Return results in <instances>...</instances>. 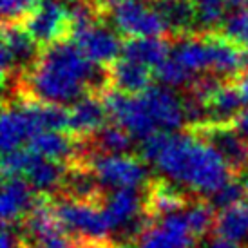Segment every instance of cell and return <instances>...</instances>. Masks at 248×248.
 Instances as JSON below:
<instances>
[{
  "instance_id": "obj_36",
  "label": "cell",
  "mask_w": 248,
  "mask_h": 248,
  "mask_svg": "<svg viewBox=\"0 0 248 248\" xmlns=\"http://www.w3.org/2000/svg\"><path fill=\"white\" fill-rule=\"evenodd\" d=\"M94 2H104V4H105V0H94ZM105 6H107V4H105Z\"/></svg>"
},
{
  "instance_id": "obj_19",
  "label": "cell",
  "mask_w": 248,
  "mask_h": 248,
  "mask_svg": "<svg viewBox=\"0 0 248 248\" xmlns=\"http://www.w3.org/2000/svg\"><path fill=\"white\" fill-rule=\"evenodd\" d=\"M29 147L46 158L73 163L80 156V141L62 131H40L29 140Z\"/></svg>"
},
{
  "instance_id": "obj_35",
  "label": "cell",
  "mask_w": 248,
  "mask_h": 248,
  "mask_svg": "<svg viewBox=\"0 0 248 248\" xmlns=\"http://www.w3.org/2000/svg\"><path fill=\"white\" fill-rule=\"evenodd\" d=\"M245 186H247V196H245V203H247V207H248V179L245 181Z\"/></svg>"
},
{
  "instance_id": "obj_20",
  "label": "cell",
  "mask_w": 248,
  "mask_h": 248,
  "mask_svg": "<svg viewBox=\"0 0 248 248\" xmlns=\"http://www.w3.org/2000/svg\"><path fill=\"white\" fill-rule=\"evenodd\" d=\"M122 56L156 69L170 56L169 36H127Z\"/></svg>"
},
{
  "instance_id": "obj_25",
  "label": "cell",
  "mask_w": 248,
  "mask_h": 248,
  "mask_svg": "<svg viewBox=\"0 0 248 248\" xmlns=\"http://www.w3.org/2000/svg\"><path fill=\"white\" fill-rule=\"evenodd\" d=\"M156 76L167 87H188L196 75L185 67L174 55H170L165 62L156 67Z\"/></svg>"
},
{
  "instance_id": "obj_31",
  "label": "cell",
  "mask_w": 248,
  "mask_h": 248,
  "mask_svg": "<svg viewBox=\"0 0 248 248\" xmlns=\"http://www.w3.org/2000/svg\"><path fill=\"white\" fill-rule=\"evenodd\" d=\"M110 241H96V239H82L75 237V241H71L69 248H110Z\"/></svg>"
},
{
  "instance_id": "obj_22",
  "label": "cell",
  "mask_w": 248,
  "mask_h": 248,
  "mask_svg": "<svg viewBox=\"0 0 248 248\" xmlns=\"http://www.w3.org/2000/svg\"><path fill=\"white\" fill-rule=\"evenodd\" d=\"M243 96L237 83H232V80H227L223 83L216 96L208 102L207 110H208V122L214 124H232L235 116L239 114V110L243 109Z\"/></svg>"
},
{
  "instance_id": "obj_34",
  "label": "cell",
  "mask_w": 248,
  "mask_h": 248,
  "mask_svg": "<svg viewBox=\"0 0 248 248\" xmlns=\"http://www.w3.org/2000/svg\"><path fill=\"white\" fill-rule=\"evenodd\" d=\"M110 248H134V247H132L129 241H122L120 245H114V243H112V245H110Z\"/></svg>"
},
{
  "instance_id": "obj_6",
  "label": "cell",
  "mask_w": 248,
  "mask_h": 248,
  "mask_svg": "<svg viewBox=\"0 0 248 248\" xmlns=\"http://www.w3.org/2000/svg\"><path fill=\"white\" fill-rule=\"evenodd\" d=\"M102 98L112 122L125 127L136 140H143L158 131L141 94H127L109 87L102 93Z\"/></svg>"
},
{
  "instance_id": "obj_12",
  "label": "cell",
  "mask_w": 248,
  "mask_h": 248,
  "mask_svg": "<svg viewBox=\"0 0 248 248\" xmlns=\"http://www.w3.org/2000/svg\"><path fill=\"white\" fill-rule=\"evenodd\" d=\"M145 105L149 109L158 131L174 132L186 124L183 100L167 87H149L141 93Z\"/></svg>"
},
{
  "instance_id": "obj_33",
  "label": "cell",
  "mask_w": 248,
  "mask_h": 248,
  "mask_svg": "<svg viewBox=\"0 0 248 248\" xmlns=\"http://www.w3.org/2000/svg\"><path fill=\"white\" fill-rule=\"evenodd\" d=\"M208 248H241V247H239V243L230 241V239H225V237H217V235H216V239L208 245Z\"/></svg>"
},
{
  "instance_id": "obj_4",
  "label": "cell",
  "mask_w": 248,
  "mask_h": 248,
  "mask_svg": "<svg viewBox=\"0 0 248 248\" xmlns=\"http://www.w3.org/2000/svg\"><path fill=\"white\" fill-rule=\"evenodd\" d=\"M107 15L125 36H169L167 24L149 0H109Z\"/></svg>"
},
{
  "instance_id": "obj_16",
  "label": "cell",
  "mask_w": 248,
  "mask_h": 248,
  "mask_svg": "<svg viewBox=\"0 0 248 248\" xmlns=\"http://www.w3.org/2000/svg\"><path fill=\"white\" fill-rule=\"evenodd\" d=\"M36 129L28 112L16 100H6L2 110V151L9 152L29 143Z\"/></svg>"
},
{
  "instance_id": "obj_17",
  "label": "cell",
  "mask_w": 248,
  "mask_h": 248,
  "mask_svg": "<svg viewBox=\"0 0 248 248\" xmlns=\"http://www.w3.org/2000/svg\"><path fill=\"white\" fill-rule=\"evenodd\" d=\"M109 69L110 87L127 94H141L151 87L152 73L151 67L131 58H118L116 62L107 65Z\"/></svg>"
},
{
  "instance_id": "obj_27",
  "label": "cell",
  "mask_w": 248,
  "mask_h": 248,
  "mask_svg": "<svg viewBox=\"0 0 248 248\" xmlns=\"http://www.w3.org/2000/svg\"><path fill=\"white\" fill-rule=\"evenodd\" d=\"M245 196H247L245 181H239L237 176H235V178H232L228 183L221 186L219 190L210 194V203L216 207V210H223V208L234 207V205L243 203Z\"/></svg>"
},
{
  "instance_id": "obj_29",
  "label": "cell",
  "mask_w": 248,
  "mask_h": 248,
  "mask_svg": "<svg viewBox=\"0 0 248 248\" xmlns=\"http://www.w3.org/2000/svg\"><path fill=\"white\" fill-rule=\"evenodd\" d=\"M40 0H0L4 22H24L36 9Z\"/></svg>"
},
{
  "instance_id": "obj_15",
  "label": "cell",
  "mask_w": 248,
  "mask_h": 248,
  "mask_svg": "<svg viewBox=\"0 0 248 248\" xmlns=\"http://www.w3.org/2000/svg\"><path fill=\"white\" fill-rule=\"evenodd\" d=\"M190 203L185 190H179L167 179H152L145 188V212L149 217L163 219L174 212H181Z\"/></svg>"
},
{
  "instance_id": "obj_32",
  "label": "cell",
  "mask_w": 248,
  "mask_h": 248,
  "mask_svg": "<svg viewBox=\"0 0 248 248\" xmlns=\"http://www.w3.org/2000/svg\"><path fill=\"white\" fill-rule=\"evenodd\" d=\"M235 83H237V89H239V93H241L243 102L248 104V69L245 71L243 75H239L237 78H235Z\"/></svg>"
},
{
  "instance_id": "obj_30",
  "label": "cell",
  "mask_w": 248,
  "mask_h": 248,
  "mask_svg": "<svg viewBox=\"0 0 248 248\" xmlns=\"http://www.w3.org/2000/svg\"><path fill=\"white\" fill-rule=\"evenodd\" d=\"M71 243L65 239V235H53L47 239H42V241L35 243V248H69Z\"/></svg>"
},
{
  "instance_id": "obj_2",
  "label": "cell",
  "mask_w": 248,
  "mask_h": 248,
  "mask_svg": "<svg viewBox=\"0 0 248 248\" xmlns=\"http://www.w3.org/2000/svg\"><path fill=\"white\" fill-rule=\"evenodd\" d=\"M154 165L169 179L200 196H210L235 178L219 152L192 131L165 132Z\"/></svg>"
},
{
  "instance_id": "obj_18",
  "label": "cell",
  "mask_w": 248,
  "mask_h": 248,
  "mask_svg": "<svg viewBox=\"0 0 248 248\" xmlns=\"http://www.w3.org/2000/svg\"><path fill=\"white\" fill-rule=\"evenodd\" d=\"M152 7L161 15L169 28V36H178L194 33L198 26V7L194 0H149Z\"/></svg>"
},
{
  "instance_id": "obj_11",
  "label": "cell",
  "mask_w": 248,
  "mask_h": 248,
  "mask_svg": "<svg viewBox=\"0 0 248 248\" xmlns=\"http://www.w3.org/2000/svg\"><path fill=\"white\" fill-rule=\"evenodd\" d=\"M73 38L83 55L100 65H110L124 55V42L110 29L102 26V22L78 31Z\"/></svg>"
},
{
  "instance_id": "obj_28",
  "label": "cell",
  "mask_w": 248,
  "mask_h": 248,
  "mask_svg": "<svg viewBox=\"0 0 248 248\" xmlns=\"http://www.w3.org/2000/svg\"><path fill=\"white\" fill-rule=\"evenodd\" d=\"M219 33L235 42L237 46L248 49V9L232 11L223 22Z\"/></svg>"
},
{
  "instance_id": "obj_9",
  "label": "cell",
  "mask_w": 248,
  "mask_h": 248,
  "mask_svg": "<svg viewBox=\"0 0 248 248\" xmlns=\"http://www.w3.org/2000/svg\"><path fill=\"white\" fill-rule=\"evenodd\" d=\"M22 24L42 47L55 42L73 38L67 6L56 0H40L35 11Z\"/></svg>"
},
{
  "instance_id": "obj_21",
  "label": "cell",
  "mask_w": 248,
  "mask_h": 248,
  "mask_svg": "<svg viewBox=\"0 0 248 248\" xmlns=\"http://www.w3.org/2000/svg\"><path fill=\"white\" fill-rule=\"evenodd\" d=\"M65 174H67V163L46 158L36 152L35 159L31 161V165L24 176L31 181V185L35 186L38 194H60Z\"/></svg>"
},
{
  "instance_id": "obj_7",
  "label": "cell",
  "mask_w": 248,
  "mask_h": 248,
  "mask_svg": "<svg viewBox=\"0 0 248 248\" xmlns=\"http://www.w3.org/2000/svg\"><path fill=\"white\" fill-rule=\"evenodd\" d=\"M87 161L93 170L96 172L100 181L109 188L122 186H145L149 179V170L141 159L132 158L131 154H89L87 158H80Z\"/></svg>"
},
{
  "instance_id": "obj_3",
  "label": "cell",
  "mask_w": 248,
  "mask_h": 248,
  "mask_svg": "<svg viewBox=\"0 0 248 248\" xmlns=\"http://www.w3.org/2000/svg\"><path fill=\"white\" fill-rule=\"evenodd\" d=\"M0 63L4 82L13 85L26 75L42 53V46L33 38L26 26L20 22H4L2 28V47Z\"/></svg>"
},
{
  "instance_id": "obj_13",
  "label": "cell",
  "mask_w": 248,
  "mask_h": 248,
  "mask_svg": "<svg viewBox=\"0 0 248 248\" xmlns=\"http://www.w3.org/2000/svg\"><path fill=\"white\" fill-rule=\"evenodd\" d=\"M107 107L104 98L98 93H87L69 109V127L67 131L76 140H87L107 124Z\"/></svg>"
},
{
  "instance_id": "obj_5",
  "label": "cell",
  "mask_w": 248,
  "mask_h": 248,
  "mask_svg": "<svg viewBox=\"0 0 248 248\" xmlns=\"http://www.w3.org/2000/svg\"><path fill=\"white\" fill-rule=\"evenodd\" d=\"M56 212L60 216L65 232L82 239H96V241H109L112 232L104 207L93 201H80L71 198H58L55 201Z\"/></svg>"
},
{
  "instance_id": "obj_24",
  "label": "cell",
  "mask_w": 248,
  "mask_h": 248,
  "mask_svg": "<svg viewBox=\"0 0 248 248\" xmlns=\"http://www.w3.org/2000/svg\"><path fill=\"white\" fill-rule=\"evenodd\" d=\"M183 214L186 217V223L192 230V234L196 235V239H201L203 235H207L210 230H214V223L217 217V210L214 207L210 200H198L190 201L185 208Z\"/></svg>"
},
{
  "instance_id": "obj_26",
  "label": "cell",
  "mask_w": 248,
  "mask_h": 248,
  "mask_svg": "<svg viewBox=\"0 0 248 248\" xmlns=\"http://www.w3.org/2000/svg\"><path fill=\"white\" fill-rule=\"evenodd\" d=\"M198 7V28L216 31L227 13V0H194Z\"/></svg>"
},
{
  "instance_id": "obj_8",
  "label": "cell",
  "mask_w": 248,
  "mask_h": 248,
  "mask_svg": "<svg viewBox=\"0 0 248 248\" xmlns=\"http://www.w3.org/2000/svg\"><path fill=\"white\" fill-rule=\"evenodd\" d=\"M188 131L212 145L235 176H241L248 170V138L235 129L234 124L207 122Z\"/></svg>"
},
{
  "instance_id": "obj_23",
  "label": "cell",
  "mask_w": 248,
  "mask_h": 248,
  "mask_svg": "<svg viewBox=\"0 0 248 248\" xmlns=\"http://www.w3.org/2000/svg\"><path fill=\"white\" fill-rule=\"evenodd\" d=\"M214 234L217 237H225L230 241L241 243L248 239V207L234 205L219 210L216 223H214Z\"/></svg>"
},
{
  "instance_id": "obj_14",
  "label": "cell",
  "mask_w": 248,
  "mask_h": 248,
  "mask_svg": "<svg viewBox=\"0 0 248 248\" xmlns=\"http://www.w3.org/2000/svg\"><path fill=\"white\" fill-rule=\"evenodd\" d=\"M40 194L31 185V181L24 176H7L2 185V223L15 225L20 223L26 214L35 205L36 198Z\"/></svg>"
},
{
  "instance_id": "obj_1",
  "label": "cell",
  "mask_w": 248,
  "mask_h": 248,
  "mask_svg": "<svg viewBox=\"0 0 248 248\" xmlns=\"http://www.w3.org/2000/svg\"><path fill=\"white\" fill-rule=\"evenodd\" d=\"M110 87L109 69L91 62L76 44L60 40L42 47L35 65L13 85V96L35 98L51 104H75L87 93Z\"/></svg>"
},
{
  "instance_id": "obj_10",
  "label": "cell",
  "mask_w": 248,
  "mask_h": 248,
  "mask_svg": "<svg viewBox=\"0 0 248 248\" xmlns=\"http://www.w3.org/2000/svg\"><path fill=\"white\" fill-rule=\"evenodd\" d=\"M196 241L181 210L163 217L158 225L145 228L138 237V248H194Z\"/></svg>"
}]
</instances>
